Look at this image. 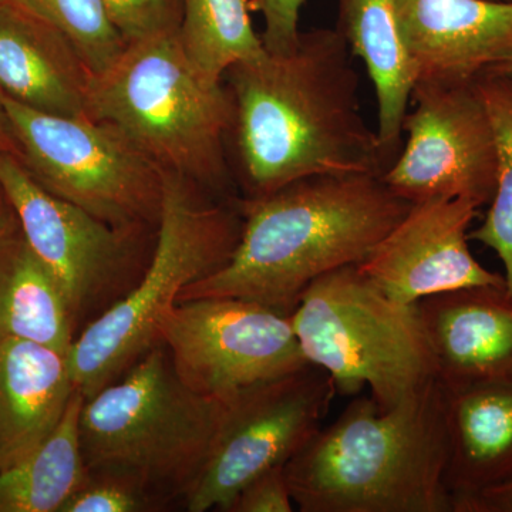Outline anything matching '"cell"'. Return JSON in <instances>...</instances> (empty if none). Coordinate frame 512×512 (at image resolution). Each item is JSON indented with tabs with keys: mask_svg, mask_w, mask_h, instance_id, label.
Segmentation results:
<instances>
[{
	"mask_svg": "<svg viewBox=\"0 0 512 512\" xmlns=\"http://www.w3.org/2000/svg\"><path fill=\"white\" fill-rule=\"evenodd\" d=\"M336 394L332 377L312 365L235 394L225 403L207 466L185 498L187 511L227 512L249 481L284 467L312 439Z\"/></svg>",
	"mask_w": 512,
	"mask_h": 512,
	"instance_id": "8fae6325",
	"label": "cell"
},
{
	"mask_svg": "<svg viewBox=\"0 0 512 512\" xmlns=\"http://www.w3.org/2000/svg\"><path fill=\"white\" fill-rule=\"evenodd\" d=\"M338 25L352 56L366 64L377 100V136L392 165L402 150L403 121L416 74L404 50L394 0H336Z\"/></svg>",
	"mask_w": 512,
	"mask_h": 512,
	"instance_id": "d6986e66",
	"label": "cell"
},
{
	"mask_svg": "<svg viewBox=\"0 0 512 512\" xmlns=\"http://www.w3.org/2000/svg\"><path fill=\"white\" fill-rule=\"evenodd\" d=\"M262 13L265 29L262 42L272 55H288L298 45L299 16L305 0H251Z\"/></svg>",
	"mask_w": 512,
	"mask_h": 512,
	"instance_id": "83f0119b",
	"label": "cell"
},
{
	"mask_svg": "<svg viewBox=\"0 0 512 512\" xmlns=\"http://www.w3.org/2000/svg\"><path fill=\"white\" fill-rule=\"evenodd\" d=\"M444 390L431 380L390 410L356 397L284 466L302 512H453Z\"/></svg>",
	"mask_w": 512,
	"mask_h": 512,
	"instance_id": "3957f363",
	"label": "cell"
},
{
	"mask_svg": "<svg viewBox=\"0 0 512 512\" xmlns=\"http://www.w3.org/2000/svg\"><path fill=\"white\" fill-rule=\"evenodd\" d=\"M242 217L235 200L164 171L156 244L133 291L80 330L69 350L70 375L84 397L116 382L158 342L157 328L188 285L214 274L237 248Z\"/></svg>",
	"mask_w": 512,
	"mask_h": 512,
	"instance_id": "8992f818",
	"label": "cell"
},
{
	"mask_svg": "<svg viewBox=\"0 0 512 512\" xmlns=\"http://www.w3.org/2000/svg\"><path fill=\"white\" fill-rule=\"evenodd\" d=\"M30 175L52 192L111 227L157 232L164 171L109 124L23 106L0 92Z\"/></svg>",
	"mask_w": 512,
	"mask_h": 512,
	"instance_id": "ba28073f",
	"label": "cell"
},
{
	"mask_svg": "<svg viewBox=\"0 0 512 512\" xmlns=\"http://www.w3.org/2000/svg\"><path fill=\"white\" fill-rule=\"evenodd\" d=\"M177 26L131 40L93 76L90 119L109 124L163 171L235 200L225 83L207 82L185 57Z\"/></svg>",
	"mask_w": 512,
	"mask_h": 512,
	"instance_id": "277c9868",
	"label": "cell"
},
{
	"mask_svg": "<svg viewBox=\"0 0 512 512\" xmlns=\"http://www.w3.org/2000/svg\"><path fill=\"white\" fill-rule=\"evenodd\" d=\"M84 400L76 390L53 433L26 460L0 473V512H60L86 483L79 430Z\"/></svg>",
	"mask_w": 512,
	"mask_h": 512,
	"instance_id": "44dd1931",
	"label": "cell"
},
{
	"mask_svg": "<svg viewBox=\"0 0 512 512\" xmlns=\"http://www.w3.org/2000/svg\"><path fill=\"white\" fill-rule=\"evenodd\" d=\"M441 384V383H440ZM454 503L512 478V382L444 387Z\"/></svg>",
	"mask_w": 512,
	"mask_h": 512,
	"instance_id": "ac0fdd59",
	"label": "cell"
},
{
	"mask_svg": "<svg viewBox=\"0 0 512 512\" xmlns=\"http://www.w3.org/2000/svg\"><path fill=\"white\" fill-rule=\"evenodd\" d=\"M165 507L136 481L117 474L89 471L86 483L60 512H146Z\"/></svg>",
	"mask_w": 512,
	"mask_h": 512,
	"instance_id": "d4e9b609",
	"label": "cell"
},
{
	"mask_svg": "<svg viewBox=\"0 0 512 512\" xmlns=\"http://www.w3.org/2000/svg\"><path fill=\"white\" fill-rule=\"evenodd\" d=\"M111 22L126 42L177 26V0H103Z\"/></svg>",
	"mask_w": 512,
	"mask_h": 512,
	"instance_id": "484cf974",
	"label": "cell"
},
{
	"mask_svg": "<svg viewBox=\"0 0 512 512\" xmlns=\"http://www.w3.org/2000/svg\"><path fill=\"white\" fill-rule=\"evenodd\" d=\"M478 210L476 202L464 198L412 204L357 269L402 303L470 286H507L504 275L485 269L468 247V228Z\"/></svg>",
	"mask_w": 512,
	"mask_h": 512,
	"instance_id": "4fadbf2b",
	"label": "cell"
},
{
	"mask_svg": "<svg viewBox=\"0 0 512 512\" xmlns=\"http://www.w3.org/2000/svg\"><path fill=\"white\" fill-rule=\"evenodd\" d=\"M76 390L67 355L28 340H0V473L53 433Z\"/></svg>",
	"mask_w": 512,
	"mask_h": 512,
	"instance_id": "e0dca14e",
	"label": "cell"
},
{
	"mask_svg": "<svg viewBox=\"0 0 512 512\" xmlns=\"http://www.w3.org/2000/svg\"><path fill=\"white\" fill-rule=\"evenodd\" d=\"M242 232L231 259L188 285L180 301L237 298L292 315L320 276L357 265L412 204L382 175H316L254 198H237Z\"/></svg>",
	"mask_w": 512,
	"mask_h": 512,
	"instance_id": "7a4b0ae2",
	"label": "cell"
},
{
	"mask_svg": "<svg viewBox=\"0 0 512 512\" xmlns=\"http://www.w3.org/2000/svg\"><path fill=\"white\" fill-rule=\"evenodd\" d=\"M394 8L416 82H476L512 55V2L394 0Z\"/></svg>",
	"mask_w": 512,
	"mask_h": 512,
	"instance_id": "5bb4252c",
	"label": "cell"
},
{
	"mask_svg": "<svg viewBox=\"0 0 512 512\" xmlns=\"http://www.w3.org/2000/svg\"><path fill=\"white\" fill-rule=\"evenodd\" d=\"M225 403L180 379L157 342L116 382L84 400L79 430L89 471L136 481L163 501H185L207 466Z\"/></svg>",
	"mask_w": 512,
	"mask_h": 512,
	"instance_id": "5b68a950",
	"label": "cell"
},
{
	"mask_svg": "<svg viewBox=\"0 0 512 512\" xmlns=\"http://www.w3.org/2000/svg\"><path fill=\"white\" fill-rule=\"evenodd\" d=\"M484 73L512 77V55L505 57V59L501 60V62L495 63L493 66L488 67Z\"/></svg>",
	"mask_w": 512,
	"mask_h": 512,
	"instance_id": "1f68e13d",
	"label": "cell"
},
{
	"mask_svg": "<svg viewBox=\"0 0 512 512\" xmlns=\"http://www.w3.org/2000/svg\"><path fill=\"white\" fill-rule=\"evenodd\" d=\"M76 332L59 286L18 222L0 242V340H28L69 355Z\"/></svg>",
	"mask_w": 512,
	"mask_h": 512,
	"instance_id": "ffe728a7",
	"label": "cell"
},
{
	"mask_svg": "<svg viewBox=\"0 0 512 512\" xmlns=\"http://www.w3.org/2000/svg\"><path fill=\"white\" fill-rule=\"evenodd\" d=\"M66 37L93 76L103 73L126 47L103 0H0Z\"/></svg>",
	"mask_w": 512,
	"mask_h": 512,
	"instance_id": "cb8c5ba5",
	"label": "cell"
},
{
	"mask_svg": "<svg viewBox=\"0 0 512 512\" xmlns=\"http://www.w3.org/2000/svg\"><path fill=\"white\" fill-rule=\"evenodd\" d=\"M336 29L301 32L288 55L235 64L224 77L232 103L227 137L242 198L262 197L316 175L389 168L360 113L359 74Z\"/></svg>",
	"mask_w": 512,
	"mask_h": 512,
	"instance_id": "6da1fadb",
	"label": "cell"
},
{
	"mask_svg": "<svg viewBox=\"0 0 512 512\" xmlns=\"http://www.w3.org/2000/svg\"><path fill=\"white\" fill-rule=\"evenodd\" d=\"M92 79L66 37L0 5V92L43 113L89 117Z\"/></svg>",
	"mask_w": 512,
	"mask_h": 512,
	"instance_id": "2e32d148",
	"label": "cell"
},
{
	"mask_svg": "<svg viewBox=\"0 0 512 512\" xmlns=\"http://www.w3.org/2000/svg\"><path fill=\"white\" fill-rule=\"evenodd\" d=\"M498 2H512V0H498Z\"/></svg>",
	"mask_w": 512,
	"mask_h": 512,
	"instance_id": "d6a6232c",
	"label": "cell"
},
{
	"mask_svg": "<svg viewBox=\"0 0 512 512\" xmlns=\"http://www.w3.org/2000/svg\"><path fill=\"white\" fill-rule=\"evenodd\" d=\"M292 323L306 362L325 370L338 394L356 396L367 386L390 410L437 379L416 303L384 295L356 265L313 281Z\"/></svg>",
	"mask_w": 512,
	"mask_h": 512,
	"instance_id": "52a82bcc",
	"label": "cell"
},
{
	"mask_svg": "<svg viewBox=\"0 0 512 512\" xmlns=\"http://www.w3.org/2000/svg\"><path fill=\"white\" fill-rule=\"evenodd\" d=\"M188 62L212 84L224 83L235 64L265 56L249 15V0H184L177 29Z\"/></svg>",
	"mask_w": 512,
	"mask_h": 512,
	"instance_id": "7402d4cb",
	"label": "cell"
},
{
	"mask_svg": "<svg viewBox=\"0 0 512 512\" xmlns=\"http://www.w3.org/2000/svg\"><path fill=\"white\" fill-rule=\"evenodd\" d=\"M0 191L33 254L53 276L74 328H86L133 291L156 232L114 228L43 188L13 154H0Z\"/></svg>",
	"mask_w": 512,
	"mask_h": 512,
	"instance_id": "9c48e42d",
	"label": "cell"
},
{
	"mask_svg": "<svg viewBox=\"0 0 512 512\" xmlns=\"http://www.w3.org/2000/svg\"><path fill=\"white\" fill-rule=\"evenodd\" d=\"M444 387L512 382V295L470 286L416 303Z\"/></svg>",
	"mask_w": 512,
	"mask_h": 512,
	"instance_id": "9a60e30c",
	"label": "cell"
},
{
	"mask_svg": "<svg viewBox=\"0 0 512 512\" xmlns=\"http://www.w3.org/2000/svg\"><path fill=\"white\" fill-rule=\"evenodd\" d=\"M0 154H13L19 158V147L10 128L8 116L0 104Z\"/></svg>",
	"mask_w": 512,
	"mask_h": 512,
	"instance_id": "f546056e",
	"label": "cell"
},
{
	"mask_svg": "<svg viewBox=\"0 0 512 512\" xmlns=\"http://www.w3.org/2000/svg\"><path fill=\"white\" fill-rule=\"evenodd\" d=\"M410 104L406 143L382 175L387 187L410 204L437 198L490 204L497 147L477 83L416 82Z\"/></svg>",
	"mask_w": 512,
	"mask_h": 512,
	"instance_id": "7c38bea8",
	"label": "cell"
},
{
	"mask_svg": "<svg viewBox=\"0 0 512 512\" xmlns=\"http://www.w3.org/2000/svg\"><path fill=\"white\" fill-rule=\"evenodd\" d=\"M16 224H18V220H16L15 212L12 211L5 195L0 191V242Z\"/></svg>",
	"mask_w": 512,
	"mask_h": 512,
	"instance_id": "4dcf8cb0",
	"label": "cell"
},
{
	"mask_svg": "<svg viewBox=\"0 0 512 512\" xmlns=\"http://www.w3.org/2000/svg\"><path fill=\"white\" fill-rule=\"evenodd\" d=\"M295 507L284 467H275L249 481L227 512H291Z\"/></svg>",
	"mask_w": 512,
	"mask_h": 512,
	"instance_id": "4316f807",
	"label": "cell"
},
{
	"mask_svg": "<svg viewBox=\"0 0 512 512\" xmlns=\"http://www.w3.org/2000/svg\"><path fill=\"white\" fill-rule=\"evenodd\" d=\"M476 83L493 126L498 171L490 210L483 224L468 232V239L494 249L512 295V77L483 73Z\"/></svg>",
	"mask_w": 512,
	"mask_h": 512,
	"instance_id": "603a6c76",
	"label": "cell"
},
{
	"mask_svg": "<svg viewBox=\"0 0 512 512\" xmlns=\"http://www.w3.org/2000/svg\"><path fill=\"white\" fill-rule=\"evenodd\" d=\"M453 512H512V478L454 503Z\"/></svg>",
	"mask_w": 512,
	"mask_h": 512,
	"instance_id": "f1b7e54d",
	"label": "cell"
},
{
	"mask_svg": "<svg viewBox=\"0 0 512 512\" xmlns=\"http://www.w3.org/2000/svg\"><path fill=\"white\" fill-rule=\"evenodd\" d=\"M157 340L188 387L224 403L254 384L309 365L292 315L244 299L177 302L158 323Z\"/></svg>",
	"mask_w": 512,
	"mask_h": 512,
	"instance_id": "30bf717a",
	"label": "cell"
}]
</instances>
